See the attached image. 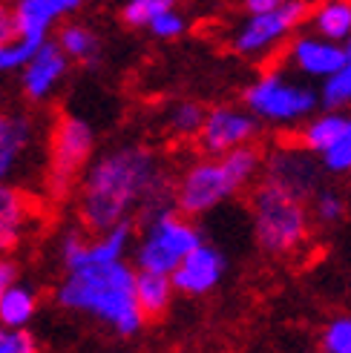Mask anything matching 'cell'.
I'll return each mask as SVG.
<instances>
[{
    "mask_svg": "<svg viewBox=\"0 0 351 353\" xmlns=\"http://www.w3.org/2000/svg\"><path fill=\"white\" fill-rule=\"evenodd\" d=\"M86 230L107 233L130 221L133 210L150 219L167 213V179L162 161L147 147H121L86 170L78 199Z\"/></svg>",
    "mask_w": 351,
    "mask_h": 353,
    "instance_id": "obj_1",
    "label": "cell"
},
{
    "mask_svg": "<svg viewBox=\"0 0 351 353\" xmlns=\"http://www.w3.org/2000/svg\"><path fill=\"white\" fill-rule=\"evenodd\" d=\"M55 299L61 307L93 316L121 336H135L144 327V316L135 305V270L127 261L66 273Z\"/></svg>",
    "mask_w": 351,
    "mask_h": 353,
    "instance_id": "obj_2",
    "label": "cell"
},
{
    "mask_svg": "<svg viewBox=\"0 0 351 353\" xmlns=\"http://www.w3.org/2000/svg\"><path fill=\"white\" fill-rule=\"evenodd\" d=\"M262 155L254 144L239 147L222 158H207V161L193 164L176 187V204L187 216H202L227 201L242 187H248L256 179Z\"/></svg>",
    "mask_w": 351,
    "mask_h": 353,
    "instance_id": "obj_3",
    "label": "cell"
},
{
    "mask_svg": "<svg viewBox=\"0 0 351 353\" xmlns=\"http://www.w3.org/2000/svg\"><path fill=\"white\" fill-rule=\"evenodd\" d=\"M254 236L271 256H288L308 239L305 204L271 184H259L251 199Z\"/></svg>",
    "mask_w": 351,
    "mask_h": 353,
    "instance_id": "obj_4",
    "label": "cell"
},
{
    "mask_svg": "<svg viewBox=\"0 0 351 353\" xmlns=\"http://www.w3.org/2000/svg\"><path fill=\"white\" fill-rule=\"evenodd\" d=\"M199 244H205V241L196 227L179 219L173 210H167V213L147 221L144 239L135 250V264L142 273L170 276Z\"/></svg>",
    "mask_w": 351,
    "mask_h": 353,
    "instance_id": "obj_5",
    "label": "cell"
},
{
    "mask_svg": "<svg viewBox=\"0 0 351 353\" xmlns=\"http://www.w3.org/2000/svg\"><path fill=\"white\" fill-rule=\"evenodd\" d=\"M95 147L93 127L78 115H64L49 138V172L46 187L55 199H64L73 190L78 172L86 167Z\"/></svg>",
    "mask_w": 351,
    "mask_h": 353,
    "instance_id": "obj_6",
    "label": "cell"
},
{
    "mask_svg": "<svg viewBox=\"0 0 351 353\" xmlns=\"http://www.w3.org/2000/svg\"><path fill=\"white\" fill-rule=\"evenodd\" d=\"M245 107L254 118L274 121V123H296L314 112L317 95L308 86L288 81L279 72H265L245 90Z\"/></svg>",
    "mask_w": 351,
    "mask_h": 353,
    "instance_id": "obj_7",
    "label": "cell"
},
{
    "mask_svg": "<svg viewBox=\"0 0 351 353\" xmlns=\"http://www.w3.org/2000/svg\"><path fill=\"white\" fill-rule=\"evenodd\" d=\"M305 17H308V3H300V0L276 3L271 12L251 14L248 21L236 29L234 49L239 55H265L279 41H285Z\"/></svg>",
    "mask_w": 351,
    "mask_h": 353,
    "instance_id": "obj_8",
    "label": "cell"
},
{
    "mask_svg": "<svg viewBox=\"0 0 351 353\" xmlns=\"http://www.w3.org/2000/svg\"><path fill=\"white\" fill-rule=\"evenodd\" d=\"M262 184H271L305 204V199L314 196L320 187V170L311 152H305L303 147H276L265 158V179H262Z\"/></svg>",
    "mask_w": 351,
    "mask_h": 353,
    "instance_id": "obj_9",
    "label": "cell"
},
{
    "mask_svg": "<svg viewBox=\"0 0 351 353\" xmlns=\"http://www.w3.org/2000/svg\"><path fill=\"white\" fill-rule=\"evenodd\" d=\"M256 130H259V123L251 112L234 110V107H216L205 112L202 130H199L202 150L214 158H222L239 147H248L256 138Z\"/></svg>",
    "mask_w": 351,
    "mask_h": 353,
    "instance_id": "obj_10",
    "label": "cell"
},
{
    "mask_svg": "<svg viewBox=\"0 0 351 353\" xmlns=\"http://www.w3.org/2000/svg\"><path fill=\"white\" fill-rule=\"evenodd\" d=\"M130 236H133V224H115L113 230L101 233L98 241L86 244L78 233H69L64 236L61 244V259H64V268L66 273H75L84 268H98V264H115V261H124V253L130 247Z\"/></svg>",
    "mask_w": 351,
    "mask_h": 353,
    "instance_id": "obj_11",
    "label": "cell"
},
{
    "mask_svg": "<svg viewBox=\"0 0 351 353\" xmlns=\"http://www.w3.org/2000/svg\"><path fill=\"white\" fill-rule=\"evenodd\" d=\"M78 6H81L78 0H21L17 6H12L17 41L41 49L49 41L46 38L49 29L55 26L61 17L73 14Z\"/></svg>",
    "mask_w": 351,
    "mask_h": 353,
    "instance_id": "obj_12",
    "label": "cell"
},
{
    "mask_svg": "<svg viewBox=\"0 0 351 353\" xmlns=\"http://www.w3.org/2000/svg\"><path fill=\"white\" fill-rule=\"evenodd\" d=\"M225 276V256L210 244H199L179 268L170 273L173 290L184 296H205L214 290Z\"/></svg>",
    "mask_w": 351,
    "mask_h": 353,
    "instance_id": "obj_13",
    "label": "cell"
},
{
    "mask_svg": "<svg viewBox=\"0 0 351 353\" xmlns=\"http://www.w3.org/2000/svg\"><path fill=\"white\" fill-rule=\"evenodd\" d=\"M288 61L300 69L303 75L328 81L348 63V55H345V46H340V43H328V41L317 38V34H300L288 49Z\"/></svg>",
    "mask_w": 351,
    "mask_h": 353,
    "instance_id": "obj_14",
    "label": "cell"
},
{
    "mask_svg": "<svg viewBox=\"0 0 351 353\" xmlns=\"http://www.w3.org/2000/svg\"><path fill=\"white\" fill-rule=\"evenodd\" d=\"M69 61L58 49L55 41H46L35 55L29 58V63L23 66V92L32 101H44L55 86L61 83V78L66 75Z\"/></svg>",
    "mask_w": 351,
    "mask_h": 353,
    "instance_id": "obj_15",
    "label": "cell"
},
{
    "mask_svg": "<svg viewBox=\"0 0 351 353\" xmlns=\"http://www.w3.org/2000/svg\"><path fill=\"white\" fill-rule=\"evenodd\" d=\"M32 141L35 132L29 118L0 112V184H9V179L26 158Z\"/></svg>",
    "mask_w": 351,
    "mask_h": 353,
    "instance_id": "obj_16",
    "label": "cell"
},
{
    "mask_svg": "<svg viewBox=\"0 0 351 353\" xmlns=\"http://www.w3.org/2000/svg\"><path fill=\"white\" fill-rule=\"evenodd\" d=\"M29 216L32 213L23 192L9 184H0V259H6V253L17 247Z\"/></svg>",
    "mask_w": 351,
    "mask_h": 353,
    "instance_id": "obj_17",
    "label": "cell"
},
{
    "mask_svg": "<svg viewBox=\"0 0 351 353\" xmlns=\"http://www.w3.org/2000/svg\"><path fill=\"white\" fill-rule=\"evenodd\" d=\"M173 299V285L170 276H159V273H135V305L142 310L144 322L147 319H159L167 313Z\"/></svg>",
    "mask_w": 351,
    "mask_h": 353,
    "instance_id": "obj_18",
    "label": "cell"
},
{
    "mask_svg": "<svg viewBox=\"0 0 351 353\" xmlns=\"http://www.w3.org/2000/svg\"><path fill=\"white\" fill-rule=\"evenodd\" d=\"M311 26L317 32V38L343 46V41L351 38V3L328 0V3L317 6L311 12Z\"/></svg>",
    "mask_w": 351,
    "mask_h": 353,
    "instance_id": "obj_19",
    "label": "cell"
},
{
    "mask_svg": "<svg viewBox=\"0 0 351 353\" xmlns=\"http://www.w3.org/2000/svg\"><path fill=\"white\" fill-rule=\"evenodd\" d=\"M345 121H348V115H343V112H325V115L311 118L303 127V132H300L303 150L325 155L340 141V135L345 130Z\"/></svg>",
    "mask_w": 351,
    "mask_h": 353,
    "instance_id": "obj_20",
    "label": "cell"
},
{
    "mask_svg": "<svg viewBox=\"0 0 351 353\" xmlns=\"http://www.w3.org/2000/svg\"><path fill=\"white\" fill-rule=\"evenodd\" d=\"M35 310H38V296L26 285H12L3 299H0V327L6 330H23Z\"/></svg>",
    "mask_w": 351,
    "mask_h": 353,
    "instance_id": "obj_21",
    "label": "cell"
},
{
    "mask_svg": "<svg viewBox=\"0 0 351 353\" xmlns=\"http://www.w3.org/2000/svg\"><path fill=\"white\" fill-rule=\"evenodd\" d=\"M58 49L69 58H75V61H93L98 55V38H95V32L90 26H84V23H66L61 26L58 32Z\"/></svg>",
    "mask_w": 351,
    "mask_h": 353,
    "instance_id": "obj_22",
    "label": "cell"
},
{
    "mask_svg": "<svg viewBox=\"0 0 351 353\" xmlns=\"http://www.w3.org/2000/svg\"><path fill=\"white\" fill-rule=\"evenodd\" d=\"M323 101L328 112H337L340 107H345V103H351V61L340 69L337 75H331L323 86Z\"/></svg>",
    "mask_w": 351,
    "mask_h": 353,
    "instance_id": "obj_23",
    "label": "cell"
},
{
    "mask_svg": "<svg viewBox=\"0 0 351 353\" xmlns=\"http://www.w3.org/2000/svg\"><path fill=\"white\" fill-rule=\"evenodd\" d=\"M323 353H351V316H337L325 325Z\"/></svg>",
    "mask_w": 351,
    "mask_h": 353,
    "instance_id": "obj_24",
    "label": "cell"
},
{
    "mask_svg": "<svg viewBox=\"0 0 351 353\" xmlns=\"http://www.w3.org/2000/svg\"><path fill=\"white\" fill-rule=\"evenodd\" d=\"M202 121H205V110L199 107V103L182 101L170 115V127L179 135H196L202 130Z\"/></svg>",
    "mask_w": 351,
    "mask_h": 353,
    "instance_id": "obj_25",
    "label": "cell"
},
{
    "mask_svg": "<svg viewBox=\"0 0 351 353\" xmlns=\"http://www.w3.org/2000/svg\"><path fill=\"white\" fill-rule=\"evenodd\" d=\"M167 6H173L170 0H130V3L121 9V17L130 26H147L159 12H164Z\"/></svg>",
    "mask_w": 351,
    "mask_h": 353,
    "instance_id": "obj_26",
    "label": "cell"
},
{
    "mask_svg": "<svg viewBox=\"0 0 351 353\" xmlns=\"http://www.w3.org/2000/svg\"><path fill=\"white\" fill-rule=\"evenodd\" d=\"M147 29L155 34V38H179V34L187 29V21L176 6H167L164 12H159L147 23Z\"/></svg>",
    "mask_w": 351,
    "mask_h": 353,
    "instance_id": "obj_27",
    "label": "cell"
},
{
    "mask_svg": "<svg viewBox=\"0 0 351 353\" xmlns=\"http://www.w3.org/2000/svg\"><path fill=\"white\" fill-rule=\"evenodd\" d=\"M323 164L331 172H348L351 170V118L345 121V130H343L340 141L323 155Z\"/></svg>",
    "mask_w": 351,
    "mask_h": 353,
    "instance_id": "obj_28",
    "label": "cell"
},
{
    "mask_svg": "<svg viewBox=\"0 0 351 353\" xmlns=\"http://www.w3.org/2000/svg\"><path fill=\"white\" fill-rule=\"evenodd\" d=\"M35 52H38V49L23 43V41L3 43V46H0V72H9V69H23Z\"/></svg>",
    "mask_w": 351,
    "mask_h": 353,
    "instance_id": "obj_29",
    "label": "cell"
},
{
    "mask_svg": "<svg viewBox=\"0 0 351 353\" xmlns=\"http://www.w3.org/2000/svg\"><path fill=\"white\" fill-rule=\"evenodd\" d=\"M314 213H317V219L323 224H334V221H340L345 216V201L337 196V192L325 190V192L317 196V201H314Z\"/></svg>",
    "mask_w": 351,
    "mask_h": 353,
    "instance_id": "obj_30",
    "label": "cell"
},
{
    "mask_svg": "<svg viewBox=\"0 0 351 353\" xmlns=\"http://www.w3.org/2000/svg\"><path fill=\"white\" fill-rule=\"evenodd\" d=\"M0 353H41L38 342L29 330H6L0 327Z\"/></svg>",
    "mask_w": 351,
    "mask_h": 353,
    "instance_id": "obj_31",
    "label": "cell"
},
{
    "mask_svg": "<svg viewBox=\"0 0 351 353\" xmlns=\"http://www.w3.org/2000/svg\"><path fill=\"white\" fill-rule=\"evenodd\" d=\"M17 41V34H15V17H12V9L0 3V46L3 43H12Z\"/></svg>",
    "mask_w": 351,
    "mask_h": 353,
    "instance_id": "obj_32",
    "label": "cell"
},
{
    "mask_svg": "<svg viewBox=\"0 0 351 353\" xmlns=\"http://www.w3.org/2000/svg\"><path fill=\"white\" fill-rule=\"evenodd\" d=\"M12 285H17V268L9 259H0V299H3V293Z\"/></svg>",
    "mask_w": 351,
    "mask_h": 353,
    "instance_id": "obj_33",
    "label": "cell"
},
{
    "mask_svg": "<svg viewBox=\"0 0 351 353\" xmlns=\"http://www.w3.org/2000/svg\"><path fill=\"white\" fill-rule=\"evenodd\" d=\"M276 3H279V0H248L245 9H248L251 14H262V12H271Z\"/></svg>",
    "mask_w": 351,
    "mask_h": 353,
    "instance_id": "obj_34",
    "label": "cell"
},
{
    "mask_svg": "<svg viewBox=\"0 0 351 353\" xmlns=\"http://www.w3.org/2000/svg\"><path fill=\"white\" fill-rule=\"evenodd\" d=\"M345 55H348V61H351V38H348V43H345Z\"/></svg>",
    "mask_w": 351,
    "mask_h": 353,
    "instance_id": "obj_35",
    "label": "cell"
}]
</instances>
